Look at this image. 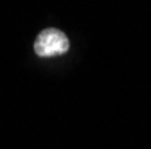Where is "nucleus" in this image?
Segmentation results:
<instances>
[{
	"instance_id": "1",
	"label": "nucleus",
	"mask_w": 151,
	"mask_h": 149,
	"mask_svg": "<svg viewBox=\"0 0 151 149\" xmlns=\"http://www.w3.org/2000/svg\"><path fill=\"white\" fill-rule=\"evenodd\" d=\"M34 50L42 58L61 56L68 50V38L60 29H45L38 34L34 42Z\"/></svg>"
}]
</instances>
